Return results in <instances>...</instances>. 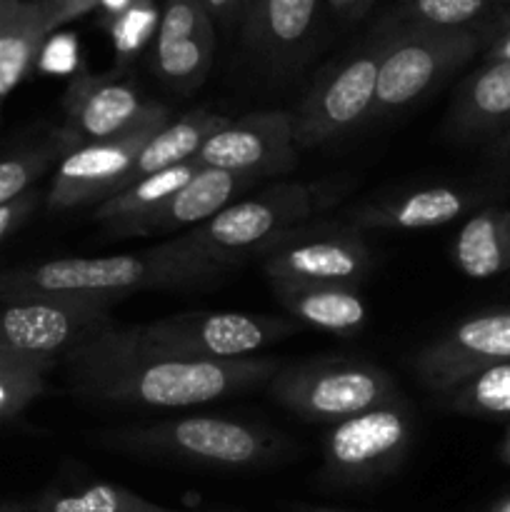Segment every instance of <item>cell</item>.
I'll return each instance as SVG.
<instances>
[{
    "instance_id": "9",
    "label": "cell",
    "mask_w": 510,
    "mask_h": 512,
    "mask_svg": "<svg viewBox=\"0 0 510 512\" xmlns=\"http://www.w3.org/2000/svg\"><path fill=\"white\" fill-rule=\"evenodd\" d=\"M135 333L155 348L195 360L253 358L268 345L298 333L300 325L288 318L253 313L195 310L135 325Z\"/></svg>"
},
{
    "instance_id": "18",
    "label": "cell",
    "mask_w": 510,
    "mask_h": 512,
    "mask_svg": "<svg viewBox=\"0 0 510 512\" xmlns=\"http://www.w3.org/2000/svg\"><path fill=\"white\" fill-rule=\"evenodd\" d=\"M253 183L255 178H250V175L218 168H200L178 193L170 195L148 218L138 220L128 230H123V235H160L183 228H198L205 220L228 208L230 203H235L233 198H238Z\"/></svg>"
},
{
    "instance_id": "32",
    "label": "cell",
    "mask_w": 510,
    "mask_h": 512,
    "mask_svg": "<svg viewBox=\"0 0 510 512\" xmlns=\"http://www.w3.org/2000/svg\"><path fill=\"white\" fill-rule=\"evenodd\" d=\"M40 198H43V195H40L38 190H28V193L20 195L18 200H13V203L0 208V243H5V240H8L10 235L35 213V208L40 205Z\"/></svg>"
},
{
    "instance_id": "13",
    "label": "cell",
    "mask_w": 510,
    "mask_h": 512,
    "mask_svg": "<svg viewBox=\"0 0 510 512\" xmlns=\"http://www.w3.org/2000/svg\"><path fill=\"white\" fill-rule=\"evenodd\" d=\"M193 160L200 168L230 170L255 180L288 173L298 163L290 113L265 110L230 118L225 128L205 140Z\"/></svg>"
},
{
    "instance_id": "37",
    "label": "cell",
    "mask_w": 510,
    "mask_h": 512,
    "mask_svg": "<svg viewBox=\"0 0 510 512\" xmlns=\"http://www.w3.org/2000/svg\"><path fill=\"white\" fill-rule=\"evenodd\" d=\"M0 512H33V500H3L0 503Z\"/></svg>"
},
{
    "instance_id": "35",
    "label": "cell",
    "mask_w": 510,
    "mask_h": 512,
    "mask_svg": "<svg viewBox=\"0 0 510 512\" xmlns=\"http://www.w3.org/2000/svg\"><path fill=\"white\" fill-rule=\"evenodd\" d=\"M370 3L373 0H330V5L348 18H360L370 8Z\"/></svg>"
},
{
    "instance_id": "10",
    "label": "cell",
    "mask_w": 510,
    "mask_h": 512,
    "mask_svg": "<svg viewBox=\"0 0 510 512\" xmlns=\"http://www.w3.org/2000/svg\"><path fill=\"white\" fill-rule=\"evenodd\" d=\"M63 110L65 120L55 133L60 155L168 123L165 105L148 103L130 83L105 75H75L65 90Z\"/></svg>"
},
{
    "instance_id": "43",
    "label": "cell",
    "mask_w": 510,
    "mask_h": 512,
    "mask_svg": "<svg viewBox=\"0 0 510 512\" xmlns=\"http://www.w3.org/2000/svg\"><path fill=\"white\" fill-rule=\"evenodd\" d=\"M193 512H203V510H193Z\"/></svg>"
},
{
    "instance_id": "20",
    "label": "cell",
    "mask_w": 510,
    "mask_h": 512,
    "mask_svg": "<svg viewBox=\"0 0 510 512\" xmlns=\"http://www.w3.org/2000/svg\"><path fill=\"white\" fill-rule=\"evenodd\" d=\"M275 300L298 325L328 330V333H358L368 323V308L358 290L348 285L293 283L270 280Z\"/></svg>"
},
{
    "instance_id": "34",
    "label": "cell",
    "mask_w": 510,
    "mask_h": 512,
    "mask_svg": "<svg viewBox=\"0 0 510 512\" xmlns=\"http://www.w3.org/2000/svg\"><path fill=\"white\" fill-rule=\"evenodd\" d=\"M203 5L210 13V18L220 25H230L233 20H238L245 10L243 0H203Z\"/></svg>"
},
{
    "instance_id": "8",
    "label": "cell",
    "mask_w": 510,
    "mask_h": 512,
    "mask_svg": "<svg viewBox=\"0 0 510 512\" xmlns=\"http://www.w3.org/2000/svg\"><path fill=\"white\" fill-rule=\"evenodd\" d=\"M478 48L473 30L395 25L378 70L375 105L370 118H385L423 98L455 65Z\"/></svg>"
},
{
    "instance_id": "6",
    "label": "cell",
    "mask_w": 510,
    "mask_h": 512,
    "mask_svg": "<svg viewBox=\"0 0 510 512\" xmlns=\"http://www.w3.org/2000/svg\"><path fill=\"white\" fill-rule=\"evenodd\" d=\"M413 445V413L400 398L340 420L323 443L320 483L330 490L368 488L390 478Z\"/></svg>"
},
{
    "instance_id": "15",
    "label": "cell",
    "mask_w": 510,
    "mask_h": 512,
    "mask_svg": "<svg viewBox=\"0 0 510 512\" xmlns=\"http://www.w3.org/2000/svg\"><path fill=\"white\" fill-rule=\"evenodd\" d=\"M163 125H148V128L120 135V138L85 145V148L63 155L53 183H50L48 198H45L48 208L63 213V210L83 208V205H100L110 195L118 193L140 148Z\"/></svg>"
},
{
    "instance_id": "21",
    "label": "cell",
    "mask_w": 510,
    "mask_h": 512,
    "mask_svg": "<svg viewBox=\"0 0 510 512\" xmlns=\"http://www.w3.org/2000/svg\"><path fill=\"white\" fill-rule=\"evenodd\" d=\"M228 120V115L210 113V110H193V113L183 115V118L173 120V123L168 120V123L140 148L133 168L128 170V178H125L123 188H128L135 180L148 178V175L163 173V170L175 168V165L190 163V160L198 155V150L203 148L205 140L213 133H218L220 128H225Z\"/></svg>"
},
{
    "instance_id": "39",
    "label": "cell",
    "mask_w": 510,
    "mask_h": 512,
    "mask_svg": "<svg viewBox=\"0 0 510 512\" xmlns=\"http://www.w3.org/2000/svg\"><path fill=\"white\" fill-rule=\"evenodd\" d=\"M493 53H495V58H498V60H510V33L505 35V38L500 40L498 45H495Z\"/></svg>"
},
{
    "instance_id": "31",
    "label": "cell",
    "mask_w": 510,
    "mask_h": 512,
    "mask_svg": "<svg viewBox=\"0 0 510 512\" xmlns=\"http://www.w3.org/2000/svg\"><path fill=\"white\" fill-rule=\"evenodd\" d=\"M160 23V13L153 0H130L120 13L108 18L110 38H113L115 50L123 60L138 53L150 35H155Z\"/></svg>"
},
{
    "instance_id": "16",
    "label": "cell",
    "mask_w": 510,
    "mask_h": 512,
    "mask_svg": "<svg viewBox=\"0 0 510 512\" xmlns=\"http://www.w3.org/2000/svg\"><path fill=\"white\" fill-rule=\"evenodd\" d=\"M215 53L213 18L203 0H168L155 30L153 65L165 85L190 93L208 75Z\"/></svg>"
},
{
    "instance_id": "36",
    "label": "cell",
    "mask_w": 510,
    "mask_h": 512,
    "mask_svg": "<svg viewBox=\"0 0 510 512\" xmlns=\"http://www.w3.org/2000/svg\"><path fill=\"white\" fill-rule=\"evenodd\" d=\"M20 0H0V30L8 25V20L13 18L15 10H18Z\"/></svg>"
},
{
    "instance_id": "2",
    "label": "cell",
    "mask_w": 510,
    "mask_h": 512,
    "mask_svg": "<svg viewBox=\"0 0 510 512\" xmlns=\"http://www.w3.org/2000/svg\"><path fill=\"white\" fill-rule=\"evenodd\" d=\"M218 265L188 258L165 240L143 253L55 258L0 273V305L23 300H85L113 308L140 290L183 288L215 280Z\"/></svg>"
},
{
    "instance_id": "5",
    "label": "cell",
    "mask_w": 510,
    "mask_h": 512,
    "mask_svg": "<svg viewBox=\"0 0 510 512\" xmlns=\"http://www.w3.org/2000/svg\"><path fill=\"white\" fill-rule=\"evenodd\" d=\"M268 395L308 423H340L400 398L388 370L360 358L305 360L280 365L268 380Z\"/></svg>"
},
{
    "instance_id": "12",
    "label": "cell",
    "mask_w": 510,
    "mask_h": 512,
    "mask_svg": "<svg viewBox=\"0 0 510 512\" xmlns=\"http://www.w3.org/2000/svg\"><path fill=\"white\" fill-rule=\"evenodd\" d=\"M115 328L108 305L85 300H23L0 305V353L63 360L95 335Z\"/></svg>"
},
{
    "instance_id": "42",
    "label": "cell",
    "mask_w": 510,
    "mask_h": 512,
    "mask_svg": "<svg viewBox=\"0 0 510 512\" xmlns=\"http://www.w3.org/2000/svg\"><path fill=\"white\" fill-rule=\"evenodd\" d=\"M243 3H245V8H248V5H250V0H243ZM243 13H245V10H243Z\"/></svg>"
},
{
    "instance_id": "1",
    "label": "cell",
    "mask_w": 510,
    "mask_h": 512,
    "mask_svg": "<svg viewBox=\"0 0 510 512\" xmlns=\"http://www.w3.org/2000/svg\"><path fill=\"white\" fill-rule=\"evenodd\" d=\"M78 398L123 408H188L268 385L273 358L195 360L145 343L133 328H110L63 358Z\"/></svg>"
},
{
    "instance_id": "33",
    "label": "cell",
    "mask_w": 510,
    "mask_h": 512,
    "mask_svg": "<svg viewBox=\"0 0 510 512\" xmlns=\"http://www.w3.org/2000/svg\"><path fill=\"white\" fill-rule=\"evenodd\" d=\"M45 10V20H48V30L53 33L60 25L70 23V20L80 18L88 10H93L100 0H38Z\"/></svg>"
},
{
    "instance_id": "3",
    "label": "cell",
    "mask_w": 510,
    "mask_h": 512,
    "mask_svg": "<svg viewBox=\"0 0 510 512\" xmlns=\"http://www.w3.org/2000/svg\"><path fill=\"white\" fill-rule=\"evenodd\" d=\"M98 445L143 458H168L213 470H253L275 463L283 435L260 423L223 415H185L105 433Z\"/></svg>"
},
{
    "instance_id": "25",
    "label": "cell",
    "mask_w": 510,
    "mask_h": 512,
    "mask_svg": "<svg viewBox=\"0 0 510 512\" xmlns=\"http://www.w3.org/2000/svg\"><path fill=\"white\" fill-rule=\"evenodd\" d=\"M33 512H193L158 505L123 485L85 483L78 488H50L33 500Z\"/></svg>"
},
{
    "instance_id": "26",
    "label": "cell",
    "mask_w": 510,
    "mask_h": 512,
    "mask_svg": "<svg viewBox=\"0 0 510 512\" xmlns=\"http://www.w3.org/2000/svg\"><path fill=\"white\" fill-rule=\"evenodd\" d=\"M505 115H510V60H495L465 85L450 120L455 128H478Z\"/></svg>"
},
{
    "instance_id": "7",
    "label": "cell",
    "mask_w": 510,
    "mask_h": 512,
    "mask_svg": "<svg viewBox=\"0 0 510 512\" xmlns=\"http://www.w3.org/2000/svg\"><path fill=\"white\" fill-rule=\"evenodd\" d=\"M388 38L390 30L375 35L373 40L330 65L310 85L298 110L290 115L298 148L328 143L373 115L375 85Z\"/></svg>"
},
{
    "instance_id": "30",
    "label": "cell",
    "mask_w": 510,
    "mask_h": 512,
    "mask_svg": "<svg viewBox=\"0 0 510 512\" xmlns=\"http://www.w3.org/2000/svg\"><path fill=\"white\" fill-rule=\"evenodd\" d=\"M58 155L60 150L53 140L48 145L20 150V153H13L0 160V208L18 200L28 190H33V185L38 183V178L48 173V168Z\"/></svg>"
},
{
    "instance_id": "27",
    "label": "cell",
    "mask_w": 510,
    "mask_h": 512,
    "mask_svg": "<svg viewBox=\"0 0 510 512\" xmlns=\"http://www.w3.org/2000/svg\"><path fill=\"white\" fill-rule=\"evenodd\" d=\"M508 0H400V25H425V28L470 30L498 5Z\"/></svg>"
},
{
    "instance_id": "14",
    "label": "cell",
    "mask_w": 510,
    "mask_h": 512,
    "mask_svg": "<svg viewBox=\"0 0 510 512\" xmlns=\"http://www.w3.org/2000/svg\"><path fill=\"white\" fill-rule=\"evenodd\" d=\"M510 358V313L480 315L420 350L413 373L423 388L448 393L473 375Z\"/></svg>"
},
{
    "instance_id": "4",
    "label": "cell",
    "mask_w": 510,
    "mask_h": 512,
    "mask_svg": "<svg viewBox=\"0 0 510 512\" xmlns=\"http://www.w3.org/2000/svg\"><path fill=\"white\" fill-rule=\"evenodd\" d=\"M318 208V188L285 180L235 200L198 228L170 238L168 245L188 258L225 270L238 260L263 255L275 240L308 223Z\"/></svg>"
},
{
    "instance_id": "41",
    "label": "cell",
    "mask_w": 510,
    "mask_h": 512,
    "mask_svg": "<svg viewBox=\"0 0 510 512\" xmlns=\"http://www.w3.org/2000/svg\"><path fill=\"white\" fill-rule=\"evenodd\" d=\"M493 512H510V500H505V503H500L498 508H495Z\"/></svg>"
},
{
    "instance_id": "17",
    "label": "cell",
    "mask_w": 510,
    "mask_h": 512,
    "mask_svg": "<svg viewBox=\"0 0 510 512\" xmlns=\"http://www.w3.org/2000/svg\"><path fill=\"white\" fill-rule=\"evenodd\" d=\"M318 8L320 0H250L243 13L245 43L273 73H285L313 38Z\"/></svg>"
},
{
    "instance_id": "11",
    "label": "cell",
    "mask_w": 510,
    "mask_h": 512,
    "mask_svg": "<svg viewBox=\"0 0 510 512\" xmlns=\"http://www.w3.org/2000/svg\"><path fill=\"white\" fill-rule=\"evenodd\" d=\"M260 258L268 280L348 288L363 283L373 268V253L363 233L348 223H305L275 240Z\"/></svg>"
},
{
    "instance_id": "29",
    "label": "cell",
    "mask_w": 510,
    "mask_h": 512,
    "mask_svg": "<svg viewBox=\"0 0 510 512\" xmlns=\"http://www.w3.org/2000/svg\"><path fill=\"white\" fill-rule=\"evenodd\" d=\"M53 365V360H23L0 368V423L23 413L43 395L45 378Z\"/></svg>"
},
{
    "instance_id": "22",
    "label": "cell",
    "mask_w": 510,
    "mask_h": 512,
    "mask_svg": "<svg viewBox=\"0 0 510 512\" xmlns=\"http://www.w3.org/2000/svg\"><path fill=\"white\" fill-rule=\"evenodd\" d=\"M198 170L200 165L195 163V160H190V163L175 165V168L163 170V173L135 180L128 188H123L120 193L110 195L108 200L95 205L93 218L98 220V223L108 225V230L113 235H123V230H128L130 225H135L138 220L155 213V210H158L170 195L178 193Z\"/></svg>"
},
{
    "instance_id": "38",
    "label": "cell",
    "mask_w": 510,
    "mask_h": 512,
    "mask_svg": "<svg viewBox=\"0 0 510 512\" xmlns=\"http://www.w3.org/2000/svg\"><path fill=\"white\" fill-rule=\"evenodd\" d=\"M290 512H353V510H340V508H328V505H305L295 503L288 508Z\"/></svg>"
},
{
    "instance_id": "19",
    "label": "cell",
    "mask_w": 510,
    "mask_h": 512,
    "mask_svg": "<svg viewBox=\"0 0 510 512\" xmlns=\"http://www.w3.org/2000/svg\"><path fill=\"white\" fill-rule=\"evenodd\" d=\"M470 198L463 190L448 185L418 188L395 198L365 203L353 210L348 218L350 228L368 233V230H423L453 223L468 210Z\"/></svg>"
},
{
    "instance_id": "28",
    "label": "cell",
    "mask_w": 510,
    "mask_h": 512,
    "mask_svg": "<svg viewBox=\"0 0 510 512\" xmlns=\"http://www.w3.org/2000/svg\"><path fill=\"white\" fill-rule=\"evenodd\" d=\"M450 400L465 413L510 415V363H498L448 390Z\"/></svg>"
},
{
    "instance_id": "23",
    "label": "cell",
    "mask_w": 510,
    "mask_h": 512,
    "mask_svg": "<svg viewBox=\"0 0 510 512\" xmlns=\"http://www.w3.org/2000/svg\"><path fill=\"white\" fill-rule=\"evenodd\" d=\"M48 35L43 5L38 0H20L15 15L0 30V98L23 83Z\"/></svg>"
},
{
    "instance_id": "24",
    "label": "cell",
    "mask_w": 510,
    "mask_h": 512,
    "mask_svg": "<svg viewBox=\"0 0 510 512\" xmlns=\"http://www.w3.org/2000/svg\"><path fill=\"white\" fill-rule=\"evenodd\" d=\"M453 255L468 278H493L510 260V220L493 210L473 215L460 228Z\"/></svg>"
},
{
    "instance_id": "40",
    "label": "cell",
    "mask_w": 510,
    "mask_h": 512,
    "mask_svg": "<svg viewBox=\"0 0 510 512\" xmlns=\"http://www.w3.org/2000/svg\"><path fill=\"white\" fill-rule=\"evenodd\" d=\"M23 360H28V358H13V355L0 353V368H8V365H15V363H23Z\"/></svg>"
}]
</instances>
